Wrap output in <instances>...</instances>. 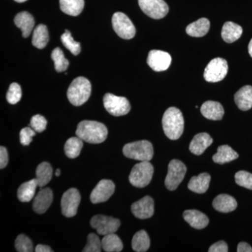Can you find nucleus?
I'll return each mask as SVG.
<instances>
[{"label":"nucleus","instance_id":"f257e3e1","mask_svg":"<svg viewBox=\"0 0 252 252\" xmlns=\"http://www.w3.org/2000/svg\"><path fill=\"white\" fill-rule=\"evenodd\" d=\"M76 135L88 143L100 144L107 139L108 130L102 123L83 121L78 124Z\"/></svg>","mask_w":252,"mask_h":252},{"label":"nucleus","instance_id":"f03ea898","mask_svg":"<svg viewBox=\"0 0 252 252\" xmlns=\"http://www.w3.org/2000/svg\"><path fill=\"white\" fill-rule=\"evenodd\" d=\"M162 124L165 135L170 140H178L183 134L185 128L183 114L176 107H170L165 111Z\"/></svg>","mask_w":252,"mask_h":252},{"label":"nucleus","instance_id":"7ed1b4c3","mask_svg":"<svg viewBox=\"0 0 252 252\" xmlns=\"http://www.w3.org/2000/svg\"><path fill=\"white\" fill-rule=\"evenodd\" d=\"M91 94V84L85 77L76 78L71 83L67 90V97L73 105H82L87 102Z\"/></svg>","mask_w":252,"mask_h":252},{"label":"nucleus","instance_id":"20e7f679","mask_svg":"<svg viewBox=\"0 0 252 252\" xmlns=\"http://www.w3.org/2000/svg\"><path fill=\"white\" fill-rule=\"evenodd\" d=\"M123 153L128 158L139 161H150L154 156L153 145L147 140L131 142L124 146Z\"/></svg>","mask_w":252,"mask_h":252},{"label":"nucleus","instance_id":"39448f33","mask_svg":"<svg viewBox=\"0 0 252 252\" xmlns=\"http://www.w3.org/2000/svg\"><path fill=\"white\" fill-rule=\"evenodd\" d=\"M154 174V167L149 161H140L132 167L129 181L137 188H144L150 183Z\"/></svg>","mask_w":252,"mask_h":252},{"label":"nucleus","instance_id":"423d86ee","mask_svg":"<svg viewBox=\"0 0 252 252\" xmlns=\"http://www.w3.org/2000/svg\"><path fill=\"white\" fill-rule=\"evenodd\" d=\"M103 103L106 110L115 117L126 115L130 111V104L127 98L112 94H104Z\"/></svg>","mask_w":252,"mask_h":252},{"label":"nucleus","instance_id":"0eeeda50","mask_svg":"<svg viewBox=\"0 0 252 252\" xmlns=\"http://www.w3.org/2000/svg\"><path fill=\"white\" fill-rule=\"evenodd\" d=\"M187 167L180 160L174 159L170 162L165 185L170 190H175L182 183L187 173Z\"/></svg>","mask_w":252,"mask_h":252},{"label":"nucleus","instance_id":"6e6552de","mask_svg":"<svg viewBox=\"0 0 252 252\" xmlns=\"http://www.w3.org/2000/svg\"><path fill=\"white\" fill-rule=\"evenodd\" d=\"M228 71L227 61L221 58H216L212 60L205 67L204 78L207 82H218L224 79Z\"/></svg>","mask_w":252,"mask_h":252},{"label":"nucleus","instance_id":"1a4fd4ad","mask_svg":"<svg viewBox=\"0 0 252 252\" xmlns=\"http://www.w3.org/2000/svg\"><path fill=\"white\" fill-rule=\"evenodd\" d=\"M112 22L114 31L122 39H130L135 36V26L124 13L116 12L113 15Z\"/></svg>","mask_w":252,"mask_h":252},{"label":"nucleus","instance_id":"9d476101","mask_svg":"<svg viewBox=\"0 0 252 252\" xmlns=\"http://www.w3.org/2000/svg\"><path fill=\"white\" fill-rule=\"evenodd\" d=\"M91 225L92 228L97 230L99 235L104 236L115 233L120 227L121 221L114 217L98 215L91 219Z\"/></svg>","mask_w":252,"mask_h":252},{"label":"nucleus","instance_id":"9b49d317","mask_svg":"<svg viewBox=\"0 0 252 252\" xmlns=\"http://www.w3.org/2000/svg\"><path fill=\"white\" fill-rule=\"evenodd\" d=\"M144 14L154 19H161L169 11L168 5L164 0H138Z\"/></svg>","mask_w":252,"mask_h":252},{"label":"nucleus","instance_id":"f8f14e48","mask_svg":"<svg viewBox=\"0 0 252 252\" xmlns=\"http://www.w3.org/2000/svg\"><path fill=\"white\" fill-rule=\"evenodd\" d=\"M81 202V195L77 189H69L63 193L61 199V210L66 217H73L77 213Z\"/></svg>","mask_w":252,"mask_h":252},{"label":"nucleus","instance_id":"ddd939ff","mask_svg":"<svg viewBox=\"0 0 252 252\" xmlns=\"http://www.w3.org/2000/svg\"><path fill=\"white\" fill-rule=\"evenodd\" d=\"M115 190V185L112 181L102 180L99 181L91 194V203L97 204L108 200Z\"/></svg>","mask_w":252,"mask_h":252},{"label":"nucleus","instance_id":"4468645a","mask_svg":"<svg viewBox=\"0 0 252 252\" xmlns=\"http://www.w3.org/2000/svg\"><path fill=\"white\" fill-rule=\"evenodd\" d=\"M172 57L168 53L160 50H152L149 53L147 63L155 72H162L170 67Z\"/></svg>","mask_w":252,"mask_h":252},{"label":"nucleus","instance_id":"2eb2a0df","mask_svg":"<svg viewBox=\"0 0 252 252\" xmlns=\"http://www.w3.org/2000/svg\"><path fill=\"white\" fill-rule=\"evenodd\" d=\"M131 211L134 216L140 220L151 218L154 213V202L152 197H144L131 205Z\"/></svg>","mask_w":252,"mask_h":252},{"label":"nucleus","instance_id":"dca6fc26","mask_svg":"<svg viewBox=\"0 0 252 252\" xmlns=\"http://www.w3.org/2000/svg\"><path fill=\"white\" fill-rule=\"evenodd\" d=\"M53 199L54 195L51 189H41L33 200V210L39 215L45 213L52 204Z\"/></svg>","mask_w":252,"mask_h":252},{"label":"nucleus","instance_id":"f3484780","mask_svg":"<svg viewBox=\"0 0 252 252\" xmlns=\"http://www.w3.org/2000/svg\"><path fill=\"white\" fill-rule=\"evenodd\" d=\"M213 142L211 136L206 132H201L194 136L193 140L189 145V150L195 155L200 156L203 154L205 151Z\"/></svg>","mask_w":252,"mask_h":252},{"label":"nucleus","instance_id":"a211bd4d","mask_svg":"<svg viewBox=\"0 0 252 252\" xmlns=\"http://www.w3.org/2000/svg\"><path fill=\"white\" fill-rule=\"evenodd\" d=\"M186 221L195 229H203L209 224L208 217L196 210H186L183 213Z\"/></svg>","mask_w":252,"mask_h":252},{"label":"nucleus","instance_id":"6ab92c4d","mask_svg":"<svg viewBox=\"0 0 252 252\" xmlns=\"http://www.w3.org/2000/svg\"><path fill=\"white\" fill-rule=\"evenodd\" d=\"M200 112L203 117L213 121H220L224 114L223 106L215 101H207L200 107Z\"/></svg>","mask_w":252,"mask_h":252},{"label":"nucleus","instance_id":"aec40b11","mask_svg":"<svg viewBox=\"0 0 252 252\" xmlns=\"http://www.w3.org/2000/svg\"><path fill=\"white\" fill-rule=\"evenodd\" d=\"M214 208L217 211L228 213V212L234 211L238 207V203L236 200L231 195L227 194H220L213 200Z\"/></svg>","mask_w":252,"mask_h":252},{"label":"nucleus","instance_id":"412c9836","mask_svg":"<svg viewBox=\"0 0 252 252\" xmlns=\"http://www.w3.org/2000/svg\"><path fill=\"white\" fill-rule=\"evenodd\" d=\"M16 26L22 31L23 36L27 38L31 35L34 26V19L28 11L18 13L14 18Z\"/></svg>","mask_w":252,"mask_h":252},{"label":"nucleus","instance_id":"4be33fe9","mask_svg":"<svg viewBox=\"0 0 252 252\" xmlns=\"http://www.w3.org/2000/svg\"><path fill=\"white\" fill-rule=\"evenodd\" d=\"M234 99L240 110H250L252 107V86H243L235 94Z\"/></svg>","mask_w":252,"mask_h":252},{"label":"nucleus","instance_id":"5701e85b","mask_svg":"<svg viewBox=\"0 0 252 252\" xmlns=\"http://www.w3.org/2000/svg\"><path fill=\"white\" fill-rule=\"evenodd\" d=\"M211 177L208 173H201L190 179L188 188L191 191L197 193H204L207 191L210 186Z\"/></svg>","mask_w":252,"mask_h":252},{"label":"nucleus","instance_id":"b1692460","mask_svg":"<svg viewBox=\"0 0 252 252\" xmlns=\"http://www.w3.org/2000/svg\"><path fill=\"white\" fill-rule=\"evenodd\" d=\"M37 187L39 186H38V182L36 178L23 183V185L20 186L18 189V200L23 203H28V202L31 201L35 195Z\"/></svg>","mask_w":252,"mask_h":252},{"label":"nucleus","instance_id":"393cba45","mask_svg":"<svg viewBox=\"0 0 252 252\" xmlns=\"http://www.w3.org/2000/svg\"><path fill=\"white\" fill-rule=\"evenodd\" d=\"M210 22L207 18H202L189 25L186 29L187 34L193 37H202L208 32Z\"/></svg>","mask_w":252,"mask_h":252},{"label":"nucleus","instance_id":"a878e982","mask_svg":"<svg viewBox=\"0 0 252 252\" xmlns=\"http://www.w3.org/2000/svg\"><path fill=\"white\" fill-rule=\"evenodd\" d=\"M243 34L241 26L233 22H226L223 25L221 31V36L227 43H233L238 40Z\"/></svg>","mask_w":252,"mask_h":252},{"label":"nucleus","instance_id":"bb28decb","mask_svg":"<svg viewBox=\"0 0 252 252\" xmlns=\"http://www.w3.org/2000/svg\"><path fill=\"white\" fill-rule=\"evenodd\" d=\"M239 157L238 154L233 150L230 146L221 145L218 147L217 153L212 157L213 161L217 164L226 163L233 161Z\"/></svg>","mask_w":252,"mask_h":252},{"label":"nucleus","instance_id":"cd10ccee","mask_svg":"<svg viewBox=\"0 0 252 252\" xmlns=\"http://www.w3.org/2000/svg\"><path fill=\"white\" fill-rule=\"evenodd\" d=\"M49 40V32L45 25L39 24L36 26L33 32L32 45L37 49H42L47 45Z\"/></svg>","mask_w":252,"mask_h":252},{"label":"nucleus","instance_id":"c85d7f7f","mask_svg":"<svg viewBox=\"0 0 252 252\" xmlns=\"http://www.w3.org/2000/svg\"><path fill=\"white\" fill-rule=\"evenodd\" d=\"M60 6L64 14L77 16L84 9V0H60Z\"/></svg>","mask_w":252,"mask_h":252},{"label":"nucleus","instance_id":"c756f323","mask_svg":"<svg viewBox=\"0 0 252 252\" xmlns=\"http://www.w3.org/2000/svg\"><path fill=\"white\" fill-rule=\"evenodd\" d=\"M53 169L49 162H43L36 169V180L39 187H44L52 179Z\"/></svg>","mask_w":252,"mask_h":252},{"label":"nucleus","instance_id":"7c9ffc66","mask_svg":"<svg viewBox=\"0 0 252 252\" xmlns=\"http://www.w3.org/2000/svg\"><path fill=\"white\" fill-rule=\"evenodd\" d=\"M150 248V239L145 230L137 232L132 240V248L135 252H145Z\"/></svg>","mask_w":252,"mask_h":252},{"label":"nucleus","instance_id":"2f4dec72","mask_svg":"<svg viewBox=\"0 0 252 252\" xmlns=\"http://www.w3.org/2000/svg\"><path fill=\"white\" fill-rule=\"evenodd\" d=\"M102 246L106 252H122L124 248L122 240L115 233L104 235L102 240Z\"/></svg>","mask_w":252,"mask_h":252},{"label":"nucleus","instance_id":"473e14b6","mask_svg":"<svg viewBox=\"0 0 252 252\" xmlns=\"http://www.w3.org/2000/svg\"><path fill=\"white\" fill-rule=\"evenodd\" d=\"M83 144V140L79 137H70L64 144V153L69 158H76L81 153Z\"/></svg>","mask_w":252,"mask_h":252},{"label":"nucleus","instance_id":"72a5a7b5","mask_svg":"<svg viewBox=\"0 0 252 252\" xmlns=\"http://www.w3.org/2000/svg\"><path fill=\"white\" fill-rule=\"evenodd\" d=\"M51 59L54 61L55 69L58 72H63L67 70L69 63L68 60L65 59L62 50L60 48H56L52 51Z\"/></svg>","mask_w":252,"mask_h":252},{"label":"nucleus","instance_id":"f704fd0d","mask_svg":"<svg viewBox=\"0 0 252 252\" xmlns=\"http://www.w3.org/2000/svg\"><path fill=\"white\" fill-rule=\"evenodd\" d=\"M61 41L63 45L67 48L74 56H77L81 52V44L73 39L70 32L66 30L61 36Z\"/></svg>","mask_w":252,"mask_h":252},{"label":"nucleus","instance_id":"c9c22d12","mask_svg":"<svg viewBox=\"0 0 252 252\" xmlns=\"http://www.w3.org/2000/svg\"><path fill=\"white\" fill-rule=\"evenodd\" d=\"M102 249V240L94 233L88 235L87 244L83 250V252H100Z\"/></svg>","mask_w":252,"mask_h":252},{"label":"nucleus","instance_id":"e433bc0d","mask_svg":"<svg viewBox=\"0 0 252 252\" xmlns=\"http://www.w3.org/2000/svg\"><path fill=\"white\" fill-rule=\"evenodd\" d=\"M15 248L18 252H33V245L31 239L23 234L18 235L16 238Z\"/></svg>","mask_w":252,"mask_h":252},{"label":"nucleus","instance_id":"4c0bfd02","mask_svg":"<svg viewBox=\"0 0 252 252\" xmlns=\"http://www.w3.org/2000/svg\"><path fill=\"white\" fill-rule=\"evenodd\" d=\"M22 91L21 86L17 83H13L9 86V90L6 94V99L9 104H15L18 103L21 99Z\"/></svg>","mask_w":252,"mask_h":252},{"label":"nucleus","instance_id":"58836bf2","mask_svg":"<svg viewBox=\"0 0 252 252\" xmlns=\"http://www.w3.org/2000/svg\"><path fill=\"white\" fill-rule=\"evenodd\" d=\"M237 185L252 190V174L247 171H239L235 175Z\"/></svg>","mask_w":252,"mask_h":252},{"label":"nucleus","instance_id":"ea45409f","mask_svg":"<svg viewBox=\"0 0 252 252\" xmlns=\"http://www.w3.org/2000/svg\"><path fill=\"white\" fill-rule=\"evenodd\" d=\"M31 126L35 132H41L46 130L47 121L40 114H36L32 117Z\"/></svg>","mask_w":252,"mask_h":252},{"label":"nucleus","instance_id":"a19ab883","mask_svg":"<svg viewBox=\"0 0 252 252\" xmlns=\"http://www.w3.org/2000/svg\"><path fill=\"white\" fill-rule=\"evenodd\" d=\"M35 131L31 127H24L20 132V141L23 146H28L32 141V137L35 136Z\"/></svg>","mask_w":252,"mask_h":252},{"label":"nucleus","instance_id":"79ce46f5","mask_svg":"<svg viewBox=\"0 0 252 252\" xmlns=\"http://www.w3.org/2000/svg\"><path fill=\"white\" fill-rule=\"evenodd\" d=\"M210 252H228V247L224 241L217 242L212 245L208 250Z\"/></svg>","mask_w":252,"mask_h":252},{"label":"nucleus","instance_id":"37998d69","mask_svg":"<svg viewBox=\"0 0 252 252\" xmlns=\"http://www.w3.org/2000/svg\"><path fill=\"white\" fill-rule=\"evenodd\" d=\"M9 162V155L4 147H0V168L3 169L7 165Z\"/></svg>","mask_w":252,"mask_h":252},{"label":"nucleus","instance_id":"c03bdc74","mask_svg":"<svg viewBox=\"0 0 252 252\" xmlns=\"http://www.w3.org/2000/svg\"><path fill=\"white\" fill-rule=\"evenodd\" d=\"M238 252H252V247L247 243H239L238 245V249H237Z\"/></svg>","mask_w":252,"mask_h":252},{"label":"nucleus","instance_id":"a18cd8bd","mask_svg":"<svg viewBox=\"0 0 252 252\" xmlns=\"http://www.w3.org/2000/svg\"><path fill=\"white\" fill-rule=\"evenodd\" d=\"M36 252H52L53 250L47 245H38L35 248Z\"/></svg>","mask_w":252,"mask_h":252},{"label":"nucleus","instance_id":"49530a36","mask_svg":"<svg viewBox=\"0 0 252 252\" xmlns=\"http://www.w3.org/2000/svg\"><path fill=\"white\" fill-rule=\"evenodd\" d=\"M248 50L249 54H250V56L252 58V39L250 41V44H249Z\"/></svg>","mask_w":252,"mask_h":252},{"label":"nucleus","instance_id":"de8ad7c7","mask_svg":"<svg viewBox=\"0 0 252 252\" xmlns=\"http://www.w3.org/2000/svg\"><path fill=\"white\" fill-rule=\"evenodd\" d=\"M55 175H56V177H59V176L61 175V170H56V174H55Z\"/></svg>","mask_w":252,"mask_h":252},{"label":"nucleus","instance_id":"09e8293b","mask_svg":"<svg viewBox=\"0 0 252 252\" xmlns=\"http://www.w3.org/2000/svg\"><path fill=\"white\" fill-rule=\"evenodd\" d=\"M14 1H16V2L23 3L25 2V1H27V0H14Z\"/></svg>","mask_w":252,"mask_h":252}]
</instances>
